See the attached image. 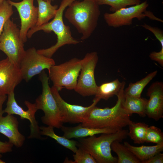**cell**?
I'll return each mask as SVG.
<instances>
[{"label":"cell","mask_w":163,"mask_h":163,"mask_svg":"<svg viewBox=\"0 0 163 163\" xmlns=\"http://www.w3.org/2000/svg\"><path fill=\"white\" fill-rule=\"evenodd\" d=\"M125 85L117 95V100L114 106L104 108L94 106L81 123L82 126L94 128H109L117 131L128 126L132 121L123 106Z\"/></svg>","instance_id":"obj_1"},{"label":"cell","mask_w":163,"mask_h":163,"mask_svg":"<svg viewBox=\"0 0 163 163\" xmlns=\"http://www.w3.org/2000/svg\"><path fill=\"white\" fill-rule=\"evenodd\" d=\"M75 0L69 5L65 18L77 29L85 40L91 36L97 27L101 14L99 6L91 0Z\"/></svg>","instance_id":"obj_2"},{"label":"cell","mask_w":163,"mask_h":163,"mask_svg":"<svg viewBox=\"0 0 163 163\" xmlns=\"http://www.w3.org/2000/svg\"><path fill=\"white\" fill-rule=\"evenodd\" d=\"M78 0H62L53 19L39 26H35L28 31L27 38H30L37 31L43 30L46 33L53 32L57 36L56 43L48 48L37 50L38 53L49 58H51L60 47L66 45H76L80 41L72 36L70 27L63 22V15L66 8L72 2Z\"/></svg>","instance_id":"obj_3"},{"label":"cell","mask_w":163,"mask_h":163,"mask_svg":"<svg viewBox=\"0 0 163 163\" xmlns=\"http://www.w3.org/2000/svg\"><path fill=\"white\" fill-rule=\"evenodd\" d=\"M128 132L122 129L114 133L102 134L99 137L94 135L78 138L77 146L88 152L97 163H117V158L111 153V144L114 141L121 142L126 139Z\"/></svg>","instance_id":"obj_4"},{"label":"cell","mask_w":163,"mask_h":163,"mask_svg":"<svg viewBox=\"0 0 163 163\" xmlns=\"http://www.w3.org/2000/svg\"><path fill=\"white\" fill-rule=\"evenodd\" d=\"M42 85V92L36 99L38 109L43 111L44 115L41 118L44 124L60 129L63 126L60 112L49 85V78L44 70L39 74Z\"/></svg>","instance_id":"obj_5"},{"label":"cell","mask_w":163,"mask_h":163,"mask_svg":"<svg viewBox=\"0 0 163 163\" xmlns=\"http://www.w3.org/2000/svg\"><path fill=\"white\" fill-rule=\"evenodd\" d=\"M24 43L20 37L19 29L9 18L4 24L0 37V50L19 67L25 53Z\"/></svg>","instance_id":"obj_6"},{"label":"cell","mask_w":163,"mask_h":163,"mask_svg":"<svg viewBox=\"0 0 163 163\" xmlns=\"http://www.w3.org/2000/svg\"><path fill=\"white\" fill-rule=\"evenodd\" d=\"M82 59L74 58L62 64L53 65L48 71L49 77L59 91L65 88L74 89L81 70Z\"/></svg>","instance_id":"obj_7"},{"label":"cell","mask_w":163,"mask_h":163,"mask_svg":"<svg viewBox=\"0 0 163 163\" xmlns=\"http://www.w3.org/2000/svg\"><path fill=\"white\" fill-rule=\"evenodd\" d=\"M149 6L147 1L139 4L121 8L113 13H105L104 19L110 27L117 28L125 26H130L132 24L134 18L139 21L148 17L149 18L162 22L157 18L150 11L146 10Z\"/></svg>","instance_id":"obj_8"},{"label":"cell","mask_w":163,"mask_h":163,"mask_svg":"<svg viewBox=\"0 0 163 163\" xmlns=\"http://www.w3.org/2000/svg\"><path fill=\"white\" fill-rule=\"evenodd\" d=\"M98 60L97 52L87 53L82 59L80 73L75 91L83 97L95 94L98 86L94 78V71Z\"/></svg>","instance_id":"obj_9"},{"label":"cell","mask_w":163,"mask_h":163,"mask_svg":"<svg viewBox=\"0 0 163 163\" xmlns=\"http://www.w3.org/2000/svg\"><path fill=\"white\" fill-rule=\"evenodd\" d=\"M50 89L60 110L63 123H82L92 109L101 100L95 97L92 103L87 107L67 103L62 98L59 91L55 87L53 86L50 88Z\"/></svg>","instance_id":"obj_10"},{"label":"cell","mask_w":163,"mask_h":163,"mask_svg":"<svg viewBox=\"0 0 163 163\" xmlns=\"http://www.w3.org/2000/svg\"><path fill=\"white\" fill-rule=\"evenodd\" d=\"M55 64V61L51 58L39 53L34 47L29 48L26 50L20 65L22 79L28 82L34 76L46 69L49 70Z\"/></svg>","instance_id":"obj_11"},{"label":"cell","mask_w":163,"mask_h":163,"mask_svg":"<svg viewBox=\"0 0 163 163\" xmlns=\"http://www.w3.org/2000/svg\"><path fill=\"white\" fill-rule=\"evenodd\" d=\"M24 103L28 108L27 110H24L18 104L15 98L14 91H13L8 95L6 107L4 110V113L9 114L17 115L21 119H27L29 121L30 132L28 139H45L41 136L40 127L35 119V114L38 109L35 103L33 104L25 101Z\"/></svg>","instance_id":"obj_12"},{"label":"cell","mask_w":163,"mask_h":163,"mask_svg":"<svg viewBox=\"0 0 163 163\" xmlns=\"http://www.w3.org/2000/svg\"><path fill=\"white\" fill-rule=\"evenodd\" d=\"M34 0H22L20 2L7 0L12 6L14 7L19 13L21 21L20 36L24 43L27 40L29 30L34 27L38 18V7L34 4Z\"/></svg>","instance_id":"obj_13"},{"label":"cell","mask_w":163,"mask_h":163,"mask_svg":"<svg viewBox=\"0 0 163 163\" xmlns=\"http://www.w3.org/2000/svg\"><path fill=\"white\" fill-rule=\"evenodd\" d=\"M22 79L20 68L7 57L0 61V96L14 91Z\"/></svg>","instance_id":"obj_14"},{"label":"cell","mask_w":163,"mask_h":163,"mask_svg":"<svg viewBox=\"0 0 163 163\" xmlns=\"http://www.w3.org/2000/svg\"><path fill=\"white\" fill-rule=\"evenodd\" d=\"M149 97L145 107L146 115L156 121L163 118V83L157 81L152 83L147 89Z\"/></svg>","instance_id":"obj_15"},{"label":"cell","mask_w":163,"mask_h":163,"mask_svg":"<svg viewBox=\"0 0 163 163\" xmlns=\"http://www.w3.org/2000/svg\"><path fill=\"white\" fill-rule=\"evenodd\" d=\"M19 122L13 114L0 116V133L6 136L9 142L18 148L21 147L25 140L18 130Z\"/></svg>","instance_id":"obj_16"},{"label":"cell","mask_w":163,"mask_h":163,"mask_svg":"<svg viewBox=\"0 0 163 163\" xmlns=\"http://www.w3.org/2000/svg\"><path fill=\"white\" fill-rule=\"evenodd\" d=\"M61 128L64 133L63 136L69 139L85 138L97 134L112 133L117 131L109 128H94L84 127L82 126L81 123L74 127H69L62 126Z\"/></svg>","instance_id":"obj_17"},{"label":"cell","mask_w":163,"mask_h":163,"mask_svg":"<svg viewBox=\"0 0 163 163\" xmlns=\"http://www.w3.org/2000/svg\"><path fill=\"white\" fill-rule=\"evenodd\" d=\"M124 145L134 155L141 163L163 150V143L153 146H135L130 145L127 142H125Z\"/></svg>","instance_id":"obj_18"},{"label":"cell","mask_w":163,"mask_h":163,"mask_svg":"<svg viewBox=\"0 0 163 163\" xmlns=\"http://www.w3.org/2000/svg\"><path fill=\"white\" fill-rule=\"evenodd\" d=\"M147 101V99L141 97L125 95L124 107L130 116L133 113H136L140 117H144L146 116L145 107Z\"/></svg>","instance_id":"obj_19"},{"label":"cell","mask_w":163,"mask_h":163,"mask_svg":"<svg viewBox=\"0 0 163 163\" xmlns=\"http://www.w3.org/2000/svg\"><path fill=\"white\" fill-rule=\"evenodd\" d=\"M125 84L124 81L120 82L118 79L103 83L98 86L95 95V97L100 100H107L114 95L117 96L122 87Z\"/></svg>","instance_id":"obj_20"},{"label":"cell","mask_w":163,"mask_h":163,"mask_svg":"<svg viewBox=\"0 0 163 163\" xmlns=\"http://www.w3.org/2000/svg\"><path fill=\"white\" fill-rule=\"evenodd\" d=\"M37 1L38 5V18L35 26H39L48 22L54 17L58 8L57 5H52L50 2L43 0Z\"/></svg>","instance_id":"obj_21"},{"label":"cell","mask_w":163,"mask_h":163,"mask_svg":"<svg viewBox=\"0 0 163 163\" xmlns=\"http://www.w3.org/2000/svg\"><path fill=\"white\" fill-rule=\"evenodd\" d=\"M54 128L50 126H41L40 127V134L41 135L46 136L53 139L60 145L75 153L78 149L77 142L70 140L63 136L56 135L54 132Z\"/></svg>","instance_id":"obj_22"},{"label":"cell","mask_w":163,"mask_h":163,"mask_svg":"<svg viewBox=\"0 0 163 163\" xmlns=\"http://www.w3.org/2000/svg\"><path fill=\"white\" fill-rule=\"evenodd\" d=\"M158 71L155 70L135 83H130L128 86L124 90V95L140 97L144 88L156 75Z\"/></svg>","instance_id":"obj_23"},{"label":"cell","mask_w":163,"mask_h":163,"mask_svg":"<svg viewBox=\"0 0 163 163\" xmlns=\"http://www.w3.org/2000/svg\"><path fill=\"white\" fill-rule=\"evenodd\" d=\"M117 141L113 142L111 150L117 155V163H140V161L124 145Z\"/></svg>","instance_id":"obj_24"},{"label":"cell","mask_w":163,"mask_h":163,"mask_svg":"<svg viewBox=\"0 0 163 163\" xmlns=\"http://www.w3.org/2000/svg\"><path fill=\"white\" fill-rule=\"evenodd\" d=\"M129 131L128 136L135 144H142L145 142L146 132L149 125L144 123L134 122L129 125Z\"/></svg>","instance_id":"obj_25"},{"label":"cell","mask_w":163,"mask_h":163,"mask_svg":"<svg viewBox=\"0 0 163 163\" xmlns=\"http://www.w3.org/2000/svg\"><path fill=\"white\" fill-rule=\"evenodd\" d=\"M98 5H107L110 6V10L114 12L119 9L141 3L140 0H91Z\"/></svg>","instance_id":"obj_26"},{"label":"cell","mask_w":163,"mask_h":163,"mask_svg":"<svg viewBox=\"0 0 163 163\" xmlns=\"http://www.w3.org/2000/svg\"><path fill=\"white\" fill-rule=\"evenodd\" d=\"M145 142L159 144L163 143V133L161 129L154 126L148 128Z\"/></svg>","instance_id":"obj_27"},{"label":"cell","mask_w":163,"mask_h":163,"mask_svg":"<svg viewBox=\"0 0 163 163\" xmlns=\"http://www.w3.org/2000/svg\"><path fill=\"white\" fill-rule=\"evenodd\" d=\"M12 7L6 0L0 5V37L5 23L13 14Z\"/></svg>","instance_id":"obj_28"},{"label":"cell","mask_w":163,"mask_h":163,"mask_svg":"<svg viewBox=\"0 0 163 163\" xmlns=\"http://www.w3.org/2000/svg\"><path fill=\"white\" fill-rule=\"evenodd\" d=\"M73 155L74 161L72 163H97L91 155L87 151L79 147Z\"/></svg>","instance_id":"obj_29"},{"label":"cell","mask_w":163,"mask_h":163,"mask_svg":"<svg viewBox=\"0 0 163 163\" xmlns=\"http://www.w3.org/2000/svg\"><path fill=\"white\" fill-rule=\"evenodd\" d=\"M141 26L146 30L152 32L156 38L160 42L161 48H163V30L157 27L151 26L148 24L144 23Z\"/></svg>","instance_id":"obj_30"},{"label":"cell","mask_w":163,"mask_h":163,"mask_svg":"<svg viewBox=\"0 0 163 163\" xmlns=\"http://www.w3.org/2000/svg\"><path fill=\"white\" fill-rule=\"evenodd\" d=\"M149 57L151 60L157 62L163 67V48H161L159 52H152L150 53Z\"/></svg>","instance_id":"obj_31"},{"label":"cell","mask_w":163,"mask_h":163,"mask_svg":"<svg viewBox=\"0 0 163 163\" xmlns=\"http://www.w3.org/2000/svg\"><path fill=\"white\" fill-rule=\"evenodd\" d=\"M13 145L9 141L3 142L0 141V158L2 157V154L12 151Z\"/></svg>","instance_id":"obj_32"},{"label":"cell","mask_w":163,"mask_h":163,"mask_svg":"<svg viewBox=\"0 0 163 163\" xmlns=\"http://www.w3.org/2000/svg\"><path fill=\"white\" fill-rule=\"evenodd\" d=\"M163 154L160 152L158 153L148 160L143 161L142 163H163Z\"/></svg>","instance_id":"obj_33"},{"label":"cell","mask_w":163,"mask_h":163,"mask_svg":"<svg viewBox=\"0 0 163 163\" xmlns=\"http://www.w3.org/2000/svg\"><path fill=\"white\" fill-rule=\"evenodd\" d=\"M7 98L6 95L0 96V116H2L4 113V110L2 109V106Z\"/></svg>","instance_id":"obj_34"},{"label":"cell","mask_w":163,"mask_h":163,"mask_svg":"<svg viewBox=\"0 0 163 163\" xmlns=\"http://www.w3.org/2000/svg\"><path fill=\"white\" fill-rule=\"evenodd\" d=\"M5 162L1 159L0 158V163H5Z\"/></svg>","instance_id":"obj_35"},{"label":"cell","mask_w":163,"mask_h":163,"mask_svg":"<svg viewBox=\"0 0 163 163\" xmlns=\"http://www.w3.org/2000/svg\"><path fill=\"white\" fill-rule=\"evenodd\" d=\"M4 0H0V5L2 4Z\"/></svg>","instance_id":"obj_36"},{"label":"cell","mask_w":163,"mask_h":163,"mask_svg":"<svg viewBox=\"0 0 163 163\" xmlns=\"http://www.w3.org/2000/svg\"><path fill=\"white\" fill-rule=\"evenodd\" d=\"M43 0L45 1H49V2H51V1H52V0Z\"/></svg>","instance_id":"obj_37"},{"label":"cell","mask_w":163,"mask_h":163,"mask_svg":"<svg viewBox=\"0 0 163 163\" xmlns=\"http://www.w3.org/2000/svg\"><path fill=\"white\" fill-rule=\"evenodd\" d=\"M54 0H52V1H53Z\"/></svg>","instance_id":"obj_38"}]
</instances>
